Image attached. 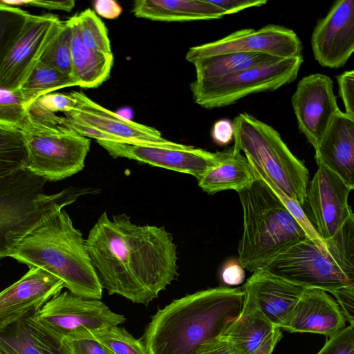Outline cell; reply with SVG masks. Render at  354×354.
I'll use <instances>...</instances> for the list:
<instances>
[{
	"label": "cell",
	"mask_w": 354,
	"mask_h": 354,
	"mask_svg": "<svg viewBox=\"0 0 354 354\" xmlns=\"http://www.w3.org/2000/svg\"><path fill=\"white\" fill-rule=\"evenodd\" d=\"M85 244L102 287L147 305L178 276L177 249L164 227L140 225L125 213L103 212Z\"/></svg>",
	"instance_id": "6da1fadb"
},
{
	"label": "cell",
	"mask_w": 354,
	"mask_h": 354,
	"mask_svg": "<svg viewBox=\"0 0 354 354\" xmlns=\"http://www.w3.org/2000/svg\"><path fill=\"white\" fill-rule=\"evenodd\" d=\"M242 286H218L174 299L158 309L142 341L147 354H195L205 342L217 337L239 315Z\"/></svg>",
	"instance_id": "7a4b0ae2"
},
{
	"label": "cell",
	"mask_w": 354,
	"mask_h": 354,
	"mask_svg": "<svg viewBox=\"0 0 354 354\" xmlns=\"http://www.w3.org/2000/svg\"><path fill=\"white\" fill-rule=\"evenodd\" d=\"M10 257L53 274L76 295L92 299L102 297L85 239L64 209L28 233Z\"/></svg>",
	"instance_id": "3957f363"
},
{
	"label": "cell",
	"mask_w": 354,
	"mask_h": 354,
	"mask_svg": "<svg viewBox=\"0 0 354 354\" xmlns=\"http://www.w3.org/2000/svg\"><path fill=\"white\" fill-rule=\"evenodd\" d=\"M254 178L250 185L237 192L243 218L238 261L252 272L308 238L272 189L262 180Z\"/></svg>",
	"instance_id": "277c9868"
},
{
	"label": "cell",
	"mask_w": 354,
	"mask_h": 354,
	"mask_svg": "<svg viewBox=\"0 0 354 354\" xmlns=\"http://www.w3.org/2000/svg\"><path fill=\"white\" fill-rule=\"evenodd\" d=\"M46 182L26 168L0 178V259L10 257L22 239L54 213L92 192L69 187L47 194Z\"/></svg>",
	"instance_id": "5b68a950"
},
{
	"label": "cell",
	"mask_w": 354,
	"mask_h": 354,
	"mask_svg": "<svg viewBox=\"0 0 354 354\" xmlns=\"http://www.w3.org/2000/svg\"><path fill=\"white\" fill-rule=\"evenodd\" d=\"M27 152L26 169L47 181L68 178L83 169L91 140L63 122V117L31 104L19 129Z\"/></svg>",
	"instance_id": "8992f818"
},
{
	"label": "cell",
	"mask_w": 354,
	"mask_h": 354,
	"mask_svg": "<svg viewBox=\"0 0 354 354\" xmlns=\"http://www.w3.org/2000/svg\"><path fill=\"white\" fill-rule=\"evenodd\" d=\"M234 152L243 151L282 192L304 207L309 183L304 164L289 149L279 132L254 116L242 113L233 122Z\"/></svg>",
	"instance_id": "52a82bcc"
},
{
	"label": "cell",
	"mask_w": 354,
	"mask_h": 354,
	"mask_svg": "<svg viewBox=\"0 0 354 354\" xmlns=\"http://www.w3.org/2000/svg\"><path fill=\"white\" fill-rule=\"evenodd\" d=\"M303 62L300 55L219 78L194 79L190 84L192 98L207 109L229 106L248 95L275 91L291 83Z\"/></svg>",
	"instance_id": "ba28073f"
},
{
	"label": "cell",
	"mask_w": 354,
	"mask_h": 354,
	"mask_svg": "<svg viewBox=\"0 0 354 354\" xmlns=\"http://www.w3.org/2000/svg\"><path fill=\"white\" fill-rule=\"evenodd\" d=\"M263 269L304 288L327 292L354 285L351 277L329 253L322 252L306 238L268 262Z\"/></svg>",
	"instance_id": "9c48e42d"
},
{
	"label": "cell",
	"mask_w": 354,
	"mask_h": 354,
	"mask_svg": "<svg viewBox=\"0 0 354 354\" xmlns=\"http://www.w3.org/2000/svg\"><path fill=\"white\" fill-rule=\"evenodd\" d=\"M31 318L50 333L65 337L79 331H95L119 326L126 318L112 311L100 299L59 292L49 299Z\"/></svg>",
	"instance_id": "30bf717a"
},
{
	"label": "cell",
	"mask_w": 354,
	"mask_h": 354,
	"mask_svg": "<svg viewBox=\"0 0 354 354\" xmlns=\"http://www.w3.org/2000/svg\"><path fill=\"white\" fill-rule=\"evenodd\" d=\"M302 44L288 28L269 24L259 30H236L216 41L191 47L186 53L189 62L194 59L226 53H261L279 59L301 55Z\"/></svg>",
	"instance_id": "8fae6325"
},
{
	"label": "cell",
	"mask_w": 354,
	"mask_h": 354,
	"mask_svg": "<svg viewBox=\"0 0 354 354\" xmlns=\"http://www.w3.org/2000/svg\"><path fill=\"white\" fill-rule=\"evenodd\" d=\"M62 21L53 14L30 15L0 67V89L16 91L39 62Z\"/></svg>",
	"instance_id": "7c38bea8"
},
{
	"label": "cell",
	"mask_w": 354,
	"mask_h": 354,
	"mask_svg": "<svg viewBox=\"0 0 354 354\" xmlns=\"http://www.w3.org/2000/svg\"><path fill=\"white\" fill-rule=\"evenodd\" d=\"M97 143L115 158H124L151 166L193 176L198 180L216 165L218 151L211 152L192 146L130 144L106 140Z\"/></svg>",
	"instance_id": "4fadbf2b"
},
{
	"label": "cell",
	"mask_w": 354,
	"mask_h": 354,
	"mask_svg": "<svg viewBox=\"0 0 354 354\" xmlns=\"http://www.w3.org/2000/svg\"><path fill=\"white\" fill-rule=\"evenodd\" d=\"M317 165L308 183L304 204L309 220L326 243L353 214L348 196L354 187L324 166Z\"/></svg>",
	"instance_id": "5bb4252c"
},
{
	"label": "cell",
	"mask_w": 354,
	"mask_h": 354,
	"mask_svg": "<svg viewBox=\"0 0 354 354\" xmlns=\"http://www.w3.org/2000/svg\"><path fill=\"white\" fill-rule=\"evenodd\" d=\"M292 105L299 129L315 149L340 110L334 93L333 82L322 73L304 77L297 85Z\"/></svg>",
	"instance_id": "9a60e30c"
},
{
	"label": "cell",
	"mask_w": 354,
	"mask_h": 354,
	"mask_svg": "<svg viewBox=\"0 0 354 354\" xmlns=\"http://www.w3.org/2000/svg\"><path fill=\"white\" fill-rule=\"evenodd\" d=\"M75 108L64 113L66 118L77 120L102 133L100 140L130 144L174 145L177 142L163 138L156 129L127 120L101 106L83 92L72 91Z\"/></svg>",
	"instance_id": "2e32d148"
},
{
	"label": "cell",
	"mask_w": 354,
	"mask_h": 354,
	"mask_svg": "<svg viewBox=\"0 0 354 354\" xmlns=\"http://www.w3.org/2000/svg\"><path fill=\"white\" fill-rule=\"evenodd\" d=\"M317 62L323 67H343L354 51V0H339L318 21L311 36Z\"/></svg>",
	"instance_id": "e0dca14e"
},
{
	"label": "cell",
	"mask_w": 354,
	"mask_h": 354,
	"mask_svg": "<svg viewBox=\"0 0 354 354\" xmlns=\"http://www.w3.org/2000/svg\"><path fill=\"white\" fill-rule=\"evenodd\" d=\"M242 306L259 310L276 328H283L304 288L261 268L242 286Z\"/></svg>",
	"instance_id": "ac0fdd59"
},
{
	"label": "cell",
	"mask_w": 354,
	"mask_h": 354,
	"mask_svg": "<svg viewBox=\"0 0 354 354\" xmlns=\"http://www.w3.org/2000/svg\"><path fill=\"white\" fill-rule=\"evenodd\" d=\"M64 283L37 267L0 292V328L32 316L49 299L61 292Z\"/></svg>",
	"instance_id": "d6986e66"
},
{
	"label": "cell",
	"mask_w": 354,
	"mask_h": 354,
	"mask_svg": "<svg viewBox=\"0 0 354 354\" xmlns=\"http://www.w3.org/2000/svg\"><path fill=\"white\" fill-rule=\"evenodd\" d=\"M345 327L346 319L336 300L323 290L305 288L283 329L329 337Z\"/></svg>",
	"instance_id": "ffe728a7"
},
{
	"label": "cell",
	"mask_w": 354,
	"mask_h": 354,
	"mask_svg": "<svg viewBox=\"0 0 354 354\" xmlns=\"http://www.w3.org/2000/svg\"><path fill=\"white\" fill-rule=\"evenodd\" d=\"M315 158L354 187V118L339 110L315 149Z\"/></svg>",
	"instance_id": "44dd1931"
},
{
	"label": "cell",
	"mask_w": 354,
	"mask_h": 354,
	"mask_svg": "<svg viewBox=\"0 0 354 354\" xmlns=\"http://www.w3.org/2000/svg\"><path fill=\"white\" fill-rule=\"evenodd\" d=\"M131 11L138 18L166 22L216 19L225 15L209 0H138Z\"/></svg>",
	"instance_id": "7402d4cb"
},
{
	"label": "cell",
	"mask_w": 354,
	"mask_h": 354,
	"mask_svg": "<svg viewBox=\"0 0 354 354\" xmlns=\"http://www.w3.org/2000/svg\"><path fill=\"white\" fill-rule=\"evenodd\" d=\"M67 21L71 32L72 76L78 86L97 88L109 78L113 64V55L87 47L81 38L75 15Z\"/></svg>",
	"instance_id": "603a6c76"
},
{
	"label": "cell",
	"mask_w": 354,
	"mask_h": 354,
	"mask_svg": "<svg viewBox=\"0 0 354 354\" xmlns=\"http://www.w3.org/2000/svg\"><path fill=\"white\" fill-rule=\"evenodd\" d=\"M255 178L245 156L232 149L218 151L216 165L198 180V187L209 194L225 190L236 192L250 185Z\"/></svg>",
	"instance_id": "cb8c5ba5"
},
{
	"label": "cell",
	"mask_w": 354,
	"mask_h": 354,
	"mask_svg": "<svg viewBox=\"0 0 354 354\" xmlns=\"http://www.w3.org/2000/svg\"><path fill=\"white\" fill-rule=\"evenodd\" d=\"M275 328L259 310L242 306L219 336L243 354H251Z\"/></svg>",
	"instance_id": "d4e9b609"
},
{
	"label": "cell",
	"mask_w": 354,
	"mask_h": 354,
	"mask_svg": "<svg viewBox=\"0 0 354 354\" xmlns=\"http://www.w3.org/2000/svg\"><path fill=\"white\" fill-rule=\"evenodd\" d=\"M279 58L254 53H234L211 55L193 60L196 80L219 78L245 70L272 64Z\"/></svg>",
	"instance_id": "484cf974"
},
{
	"label": "cell",
	"mask_w": 354,
	"mask_h": 354,
	"mask_svg": "<svg viewBox=\"0 0 354 354\" xmlns=\"http://www.w3.org/2000/svg\"><path fill=\"white\" fill-rule=\"evenodd\" d=\"M75 86H77V83L71 75L39 62L17 91L27 109L42 95Z\"/></svg>",
	"instance_id": "4316f807"
},
{
	"label": "cell",
	"mask_w": 354,
	"mask_h": 354,
	"mask_svg": "<svg viewBox=\"0 0 354 354\" xmlns=\"http://www.w3.org/2000/svg\"><path fill=\"white\" fill-rule=\"evenodd\" d=\"M29 317L0 328V354H42L32 333Z\"/></svg>",
	"instance_id": "83f0119b"
},
{
	"label": "cell",
	"mask_w": 354,
	"mask_h": 354,
	"mask_svg": "<svg viewBox=\"0 0 354 354\" xmlns=\"http://www.w3.org/2000/svg\"><path fill=\"white\" fill-rule=\"evenodd\" d=\"M27 152L19 130L0 129V178L26 168Z\"/></svg>",
	"instance_id": "f1b7e54d"
},
{
	"label": "cell",
	"mask_w": 354,
	"mask_h": 354,
	"mask_svg": "<svg viewBox=\"0 0 354 354\" xmlns=\"http://www.w3.org/2000/svg\"><path fill=\"white\" fill-rule=\"evenodd\" d=\"M75 17L84 44L93 50L112 53L107 29L96 13L86 8Z\"/></svg>",
	"instance_id": "f546056e"
},
{
	"label": "cell",
	"mask_w": 354,
	"mask_h": 354,
	"mask_svg": "<svg viewBox=\"0 0 354 354\" xmlns=\"http://www.w3.org/2000/svg\"><path fill=\"white\" fill-rule=\"evenodd\" d=\"M71 36L68 21H62L57 33L44 50L39 62L72 76Z\"/></svg>",
	"instance_id": "4dcf8cb0"
},
{
	"label": "cell",
	"mask_w": 354,
	"mask_h": 354,
	"mask_svg": "<svg viewBox=\"0 0 354 354\" xmlns=\"http://www.w3.org/2000/svg\"><path fill=\"white\" fill-rule=\"evenodd\" d=\"M248 163L254 176L262 180L272 189L292 216L303 228L308 238L310 239L322 252L330 254L326 243L321 238L311 223L306 213H305L303 207H301L296 201L289 198L282 192L259 169L257 168L249 162Z\"/></svg>",
	"instance_id": "1f68e13d"
},
{
	"label": "cell",
	"mask_w": 354,
	"mask_h": 354,
	"mask_svg": "<svg viewBox=\"0 0 354 354\" xmlns=\"http://www.w3.org/2000/svg\"><path fill=\"white\" fill-rule=\"evenodd\" d=\"M90 332L113 354H147L142 339H136L119 326H113Z\"/></svg>",
	"instance_id": "d6a6232c"
},
{
	"label": "cell",
	"mask_w": 354,
	"mask_h": 354,
	"mask_svg": "<svg viewBox=\"0 0 354 354\" xmlns=\"http://www.w3.org/2000/svg\"><path fill=\"white\" fill-rule=\"evenodd\" d=\"M30 15L20 8L0 4V67Z\"/></svg>",
	"instance_id": "836d02e7"
},
{
	"label": "cell",
	"mask_w": 354,
	"mask_h": 354,
	"mask_svg": "<svg viewBox=\"0 0 354 354\" xmlns=\"http://www.w3.org/2000/svg\"><path fill=\"white\" fill-rule=\"evenodd\" d=\"M27 115V109L19 93L0 89V126L20 129Z\"/></svg>",
	"instance_id": "e575fe53"
},
{
	"label": "cell",
	"mask_w": 354,
	"mask_h": 354,
	"mask_svg": "<svg viewBox=\"0 0 354 354\" xmlns=\"http://www.w3.org/2000/svg\"><path fill=\"white\" fill-rule=\"evenodd\" d=\"M28 322L42 354H73L62 337L46 330L31 316L28 317Z\"/></svg>",
	"instance_id": "d590c367"
},
{
	"label": "cell",
	"mask_w": 354,
	"mask_h": 354,
	"mask_svg": "<svg viewBox=\"0 0 354 354\" xmlns=\"http://www.w3.org/2000/svg\"><path fill=\"white\" fill-rule=\"evenodd\" d=\"M62 338L73 354H113L88 330Z\"/></svg>",
	"instance_id": "8d00e7d4"
},
{
	"label": "cell",
	"mask_w": 354,
	"mask_h": 354,
	"mask_svg": "<svg viewBox=\"0 0 354 354\" xmlns=\"http://www.w3.org/2000/svg\"><path fill=\"white\" fill-rule=\"evenodd\" d=\"M317 354H354V326L349 325L328 337Z\"/></svg>",
	"instance_id": "74e56055"
},
{
	"label": "cell",
	"mask_w": 354,
	"mask_h": 354,
	"mask_svg": "<svg viewBox=\"0 0 354 354\" xmlns=\"http://www.w3.org/2000/svg\"><path fill=\"white\" fill-rule=\"evenodd\" d=\"M35 106L49 113H63L73 110L76 106V100L70 93H50L41 96L32 103Z\"/></svg>",
	"instance_id": "f35d334b"
},
{
	"label": "cell",
	"mask_w": 354,
	"mask_h": 354,
	"mask_svg": "<svg viewBox=\"0 0 354 354\" xmlns=\"http://www.w3.org/2000/svg\"><path fill=\"white\" fill-rule=\"evenodd\" d=\"M339 94L345 113L354 118V71H346L337 76Z\"/></svg>",
	"instance_id": "ab89813d"
},
{
	"label": "cell",
	"mask_w": 354,
	"mask_h": 354,
	"mask_svg": "<svg viewBox=\"0 0 354 354\" xmlns=\"http://www.w3.org/2000/svg\"><path fill=\"white\" fill-rule=\"evenodd\" d=\"M0 4L10 6H31L45 8L48 10H57L71 12L75 6V1H48V0H0Z\"/></svg>",
	"instance_id": "60d3db41"
},
{
	"label": "cell",
	"mask_w": 354,
	"mask_h": 354,
	"mask_svg": "<svg viewBox=\"0 0 354 354\" xmlns=\"http://www.w3.org/2000/svg\"><path fill=\"white\" fill-rule=\"evenodd\" d=\"M330 293L335 297L346 322L354 326V285L341 287Z\"/></svg>",
	"instance_id": "b9f144b4"
},
{
	"label": "cell",
	"mask_w": 354,
	"mask_h": 354,
	"mask_svg": "<svg viewBox=\"0 0 354 354\" xmlns=\"http://www.w3.org/2000/svg\"><path fill=\"white\" fill-rule=\"evenodd\" d=\"M195 354H243L232 344L220 336L202 344Z\"/></svg>",
	"instance_id": "7bdbcfd3"
},
{
	"label": "cell",
	"mask_w": 354,
	"mask_h": 354,
	"mask_svg": "<svg viewBox=\"0 0 354 354\" xmlns=\"http://www.w3.org/2000/svg\"><path fill=\"white\" fill-rule=\"evenodd\" d=\"M245 269L238 259L228 260L223 266L221 272L223 283L230 286L241 284L245 280Z\"/></svg>",
	"instance_id": "ee69618b"
},
{
	"label": "cell",
	"mask_w": 354,
	"mask_h": 354,
	"mask_svg": "<svg viewBox=\"0 0 354 354\" xmlns=\"http://www.w3.org/2000/svg\"><path fill=\"white\" fill-rule=\"evenodd\" d=\"M220 9L225 15L238 12L246 8L261 7L268 3L267 0H209Z\"/></svg>",
	"instance_id": "f6af8a7d"
},
{
	"label": "cell",
	"mask_w": 354,
	"mask_h": 354,
	"mask_svg": "<svg viewBox=\"0 0 354 354\" xmlns=\"http://www.w3.org/2000/svg\"><path fill=\"white\" fill-rule=\"evenodd\" d=\"M233 134L232 122L225 119L216 122L212 130L213 140L219 145L229 144L233 139Z\"/></svg>",
	"instance_id": "bcb514c9"
},
{
	"label": "cell",
	"mask_w": 354,
	"mask_h": 354,
	"mask_svg": "<svg viewBox=\"0 0 354 354\" xmlns=\"http://www.w3.org/2000/svg\"><path fill=\"white\" fill-rule=\"evenodd\" d=\"M93 8L96 14L108 19L118 18L122 12L121 6L113 0H97Z\"/></svg>",
	"instance_id": "7dc6e473"
},
{
	"label": "cell",
	"mask_w": 354,
	"mask_h": 354,
	"mask_svg": "<svg viewBox=\"0 0 354 354\" xmlns=\"http://www.w3.org/2000/svg\"><path fill=\"white\" fill-rule=\"evenodd\" d=\"M280 328H275L251 354H272L282 337Z\"/></svg>",
	"instance_id": "c3c4849f"
},
{
	"label": "cell",
	"mask_w": 354,
	"mask_h": 354,
	"mask_svg": "<svg viewBox=\"0 0 354 354\" xmlns=\"http://www.w3.org/2000/svg\"><path fill=\"white\" fill-rule=\"evenodd\" d=\"M116 113L127 120H131L132 116V111L129 108H123Z\"/></svg>",
	"instance_id": "681fc988"
},
{
	"label": "cell",
	"mask_w": 354,
	"mask_h": 354,
	"mask_svg": "<svg viewBox=\"0 0 354 354\" xmlns=\"http://www.w3.org/2000/svg\"><path fill=\"white\" fill-rule=\"evenodd\" d=\"M7 129V128H5V127H1L0 126V129Z\"/></svg>",
	"instance_id": "f907efd6"
}]
</instances>
